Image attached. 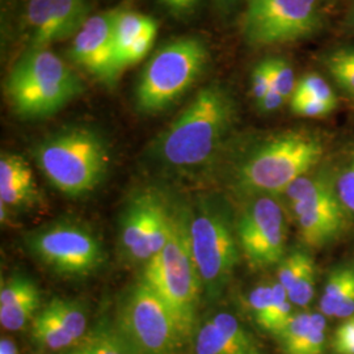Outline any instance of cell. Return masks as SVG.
I'll use <instances>...</instances> for the list:
<instances>
[{"label":"cell","instance_id":"obj_8","mask_svg":"<svg viewBox=\"0 0 354 354\" xmlns=\"http://www.w3.org/2000/svg\"><path fill=\"white\" fill-rule=\"evenodd\" d=\"M285 194L301 238L310 248H323L346 231L351 215L337 196L335 171L328 167H317L297 178Z\"/></svg>","mask_w":354,"mask_h":354},{"label":"cell","instance_id":"obj_16","mask_svg":"<svg viewBox=\"0 0 354 354\" xmlns=\"http://www.w3.org/2000/svg\"><path fill=\"white\" fill-rule=\"evenodd\" d=\"M155 19L133 11H118L114 21V46L117 62L121 70L122 61L131 45L147 30L156 28Z\"/></svg>","mask_w":354,"mask_h":354},{"label":"cell","instance_id":"obj_26","mask_svg":"<svg viewBox=\"0 0 354 354\" xmlns=\"http://www.w3.org/2000/svg\"><path fill=\"white\" fill-rule=\"evenodd\" d=\"M272 289H273L272 304H270L266 320L263 322V324L260 327L266 329L268 332L277 335L282 327L290 320L294 313H292V304L289 299L288 291L279 283V281L272 283Z\"/></svg>","mask_w":354,"mask_h":354},{"label":"cell","instance_id":"obj_29","mask_svg":"<svg viewBox=\"0 0 354 354\" xmlns=\"http://www.w3.org/2000/svg\"><path fill=\"white\" fill-rule=\"evenodd\" d=\"M213 323L228 339L251 354H259V348L251 335L241 327L239 320L228 313H219L212 317Z\"/></svg>","mask_w":354,"mask_h":354},{"label":"cell","instance_id":"obj_5","mask_svg":"<svg viewBox=\"0 0 354 354\" xmlns=\"http://www.w3.org/2000/svg\"><path fill=\"white\" fill-rule=\"evenodd\" d=\"M109 151L102 136L89 127H68L42 140L36 160L54 188L67 196L95 189L106 174Z\"/></svg>","mask_w":354,"mask_h":354},{"label":"cell","instance_id":"obj_43","mask_svg":"<svg viewBox=\"0 0 354 354\" xmlns=\"http://www.w3.org/2000/svg\"><path fill=\"white\" fill-rule=\"evenodd\" d=\"M354 315V283L351 288V290L348 291V294L345 295L344 301H342L337 313L335 317L339 319H348V317Z\"/></svg>","mask_w":354,"mask_h":354},{"label":"cell","instance_id":"obj_21","mask_svg":"<svg viewBox=\"0 0 354 354\" xmlns=\"http://www.w3.org/2000/svg\"><path fill=\"white\" fill-rule=\"evenodd\" d=\"M37 187L33 172L26 160L16 153H1L0 158V189Z\"/></svg>","mask_w":354,"mask_h":354},{"label":"cell","instance_id":"obj_27","mask_svg":"<svg viewBox=\"0 0 354 354\" xmlns=\"http://www.w3.org/2000/svg\"><path fill=\"white\" fill-rule=\"evenodd\" d=\"M335 185L348 214L354 216V149L346 153L344 162L335 171Z\"/></svg>","mask_w":354,"mask_h":354},{"label":"cell","instance_id":"obj_18","mask_svg":"<svg viewBox=\"0 0 354 354\" xmlns=\"http://www.w3.org/2000/svg\"><path fill=\"white\" fill-rule=\"evenodd\" d=\"M32 337L41 346L51 351L64 349L76 342L45 307L41 308L32 320Z\"/></svg>","mask_w":354,"mask_h":354},{"label":"cell","instance_id":"obj_36","mask_svg":"<svg viewBox=\"0 0 354 354\" xmlns=\"http://www.w3.org/2000/svg\"><path fill=\"white\" fill-rule=\"evenodd\" d=\"M0 201L7 207L30 206L39 201V193L37 187L0 189Z\"/></svg>","mask_w":354,"mask_h":354},{"label":"cell","instance_id":"obj_4","mask_svg":"<svg viewBox=\"0 0 354 354\" xmlns=\"http://www.w3.org/2000/svg\"><path fill=\"white\" fill-rule=\"evenodd\" d=\"M83 89L79 76L46 48L26 51L6 80L7 96L15 113L26 120L57 113Z\"/></svg>","mask_w":354,"mask_h":354},{"label":"cell","instance_id":"obj_24","mask_svg":"<svg viewBox=\"0 0 354 354\" xmlns=\"http://www.w3.org/2000/svg\"><path fill=\"white\" fill-rule=\"evenodd\" d=\"M313 324L311 313L294 314L290 320L282 327L279 336L282 349L286 354H299Z\"/></svg>","mask_w":354,"mask_h":354},{"label":"cell","instance_id":"obj_25","mask_svg":"<svg viewBox=\"0 0 354 354\" xmlns=\"http://www.w3.org/2000/svg\"><path fill=\"white\" fill-rule=\"evenodd\" d=\"M67 354H134L125 340L113 332L100 330Z\"/></svg>","mask_w":354,"mask_h":354},{"label":"cell","instance_id":"obj_30","mask_svg":"<svg viewBox=\"0 0 354 354\" xmlns=\"http://www.w3.org/2000/svg\"><path fill=\"white\" fill-rule=\"evenodd\" d=\"M311 263H313V259L304 251L291 252L279 264V283L286 289V291L290 290L298 279L302 276L306 268Z\"/></svg>","mask_w":354,"mask_h":354},{"label":"cell","instance_id":"obj_7","mask_svg":"<svg viewBox=\"0 0 354 354\" xmlns=\"http://www.w3.org/2000/svg\"><path fill=\"white\" fill-rule=\"evenodd\" d=\"M189 235L203 292L209 299H216L232 279L241 253L227 206L209 200L200 203L189 216Z\"/></svg>","mask_w":354,"mask_h":354},{"label":"cell","instance_id":"obj_1","mask_svg":"<svg viewBox=\"0 0 354 354\" xmlns=\"http://www.w3.org/2000/svg\"><path fill=\"white\" fill-rule=\"evenodd\" d=\"M236 102L231 91L218 83L197 92L152 146L162 165L192 169L209 165L223 149L236 122Z\"/></svg>","mask_w":354,"mask_h":354},{"label":"cell","instance_id":"obj_45","mask_svg":"<svg viewBox=\"0 0 354 354\" xmlns=\"http://www.w3.org/2000/svg\"><path fill=\"white\" fill-rule=\"evenodd\" d=\"M348 24L351 26V28L354 30V0H351V4H349V8H348Z\"/></svg>","mask_w":354,"mask_h":354},{"label":"cell","instance_id":"obj_20","mask_svg":"<svg viewBox=\"0 0 354 354\" xmlns=\"http://www.w3.org/2000/svg\"><path fill=\"white\" fill-rule=\"evenodd\" d=\"M45 308L55 317L76 342H79L87 329V317L82 306L68 299L54 298Z\"/></svg>","mask_w":354,"mask_h":354},{"label":"cell","instance_id":"obj_23","mask_svg":"<svg viewBox=\"0 0 354 354\" xmlns=\"http://www.w3.org/2000/svg\"><path fill=\"white\" fill-rule=\"evenodd\" d=\"M41 304L39 290L15 304L0 306V323L7 330L24 328L29 320H33Z\"/></svg>","mask_w":354,"mask_h":354},{"label":"cell","instance_id":"obj_44","mask_svg":"<svg viewBox=\"0 0 354 354\" xmlns=\"http://www.w3.org/2000/svg\"><path fill=\"white\" fill-rule=\"evenodd\" d=\"M0 354H19L17 353V346L10 339H1Z\"/></svg>","mask_w":354,"mask_h":354},{"label":"cell","instance_id":"obj_6","mask_svg":"<svg viewBox=\"0 0 354 354\" xmlns=\"http://www.w3.org/2000/svg\"><path fill=\"white\" fill-rule=\"evenodd\" d=\"M209 64L210 53L201 38L169 41L152 55L142 71L136 89L138 111H165L194 86Z\"/></svg>","mask_w":354,"mask_h":354},{"label":"cell","instance_id":"obj_11","mask_svg":"<svg viewBox=\"0 0 354 354\" xmlns=\"http://www.w3.org/2000/svg\"><path fill=\"white\" fill-rule=\"evenodd\" d=\"M26 245L39 263L64 276H87L104 263L102 241L91 228L73 221L32 231Z\"/></svg>","mask_w":354,"mask_h":354},{"label":"cell","instance_id":"obj_22","mask_svg":"<svg viewBox=\"0 0 354 354\" xmlns=\"http://www.w3.org/2000/svg\"><path fill=\"white\" fill-rule=\"evenodd\" d=\"M197 354H251L236 344L218 328L213 320H207L197 333L196 339Z\"/></svg>","mask_w":354,"mask_h":354},{"label":"cell","instance_id":"obj_35","mask_svg":"<svg viewBox=\"0 0 354 354\" xmlns=\"http://www.w3.org/2000/svg\"><path fill=\"white\" fill-rule=\"evenodd\" d=\"M326 345V319L322 314H313V324L299 354H322Z\"/></svg>","mask_w":354,"mask_h":354},{"label":"cell","instance_id":"obj_32","mask_svg":"<svg viewBox=\"0 0 354 354\" xmlns=\"http://www.w3.org/2000/svg\"><path fill=\"white\" fill-rule=\"evenodd\" d=\"M315 264L314 261L306 268L302 276L295 282V285L288 291L289 299L292 304L306 307L311 302L315 294Z\"/></svg>","mask_w":354,"mask_h":354},{"label":"cell","instance_id":"obj_31","mask_svg":"<svg viewBox=\"0 0 354 354\" xmlns=\"http://www.w3.org/2000/svg\"><path fill=\"white\" fill-rule=\"evenodd\" d=\"M272 76H273V88L282 95L286 100L291 99L297 82L295 73L290 62L282 57H272Z\"/></svg>","mask_w":354,"mask_h":354},{"label":"cell","instance_id":"obj_14","mask_svg":"<svg viewBox=\"0 0 354 354\" xmlns=\"http://www.w3.org/2000/svg\"><path fill=\"white\" fill-rule=\"evenodd\" d=\"M118 11L97 13L75 35L70 58L106 87L112 88L120 73L114 46V21Z\"/></svg>","mask_w":354,"mask_h":354},{"label":"cell","instance_id":"obj_9","mask_svg":"<svg viewBox=\"0 0 354 354\" xmlns=\"http://www.w3.org/2000/svg\"><path fill=\"white\" fill-rule=\"evenodd\" d=\"M120 336L134 354H175L187 337L163 299L142 279L120 308Z\"/></svg>","mask_w":354,"mask_h":354},{"label":"cell","instance_id":"obj_28","mask_svg":"<svg viewBox=\"0 0 354 354\" xmlns=\"http://www.w3.org/2000/svg\"><path fill=\"white\" fill-rule=\"evenodd\" d=\"M292 96L310 97L337 106V96L335 91L323 76L317 75L315 73L306 74L297 82V87Z\"/></svg>","mask_w":354,"mask_h":354},{"label":"cell","instance_id":"obj_41","mask_svg":"<svg viewBox=\"0 0 354 354\" xmlns=\"http://www.w3.org/2000/svg\"><path fill=\"white\" fill-rule=\"evenodd\" d=\"M288 100L273 88L270 89L263 99L256 102V104H257V109L261 113H272L279 109Z\"/></svg>","mask_w":354,"mask_h":354},{"label":"cell","instance_id":"obj_17","mask_svg":"<svg viewBox=\"0 0 354 354\" xmlns=\"http://www.w3.org/2000/svg\"><path fill=\"white\" fill-rule=\"evenodd\" d=\"M354 283V263L336 266L328 274L320 299V310L326 317H335L345 295Z\"/></svg>","mask_w":354,"mask_h":354},{"label":"cell","instance_id":"obj_37","mask_svg":"<svg viewBox=\"0 0 354 354\" xmlns=\"http://www.w3.org/2000/svg\"><path fill=\"white\" fill-rule=\"evenodd\" d=\"M273 299L272 285H260L250 295V307L259 326L263 324Z\"/></svg>","mask_w":354,"mask_h":354},{"label":"cell","instance_id":"obj_12","mask_svg":"<svg viewBox=\"0 0 354 354\" xmlns=\"http://www.w3.org/2000/svg\"><path fill=\"white\" fill-rule=\"evenodd\" d=\"M241 251L254 268L281 264L285 259L286 223L274 197H254L236 222Z\"/></svg>","mask_w":354,"mask_h":354},{"label":"cell","instance_id":"obj_33","mask_svg":"<svg viewBox=\"0 0 354 354\" xmlns=\"http://www.w3.org/2000/svg\"><path fill=\"white\" fill-rule=\"evenodd\" d=\"M291 111L299 117L306 118H322L335 111V105L328 102H320L310 97L292 96L290 99Z\"/></svg>","mask_w":354,"mask_h":354},{"label":"cell","instance_id":"obj_15","mask_svg":"<svg viewBox=\"0 0 354 354\" xmlns=\"http://www.w3.org/2000/svg\"><path fill=\"white\" fill-rule=\"evenodd\" d=\"M88 13L87 0H28L26 24L30 49L75 37Z\"/></svg>","mask_w":354,"mask_h":354},{"label":"cell","instance_id":"obj_38","mask_svg":"<svg viewBox=\"0 0 354 354\" xmlns=\"http://www.w3.org/2000/svg\"><path fill=\"white\" fill-rule=\"evenodd\" d=\"M156 32H158V26L147 30L131 45V48L129 49L124 61H122V68H125L127 66H131V64H138L140 59H143L147 55V53L151 49L153 39L156 37Z\"/></svg>","mask_w":354,"mask_h":354},{"label":"cell","instance_id":"obj_42","mask_svg":"<svg viewBox=\"0 0 354 354\" xmlns=\"http://www.w3.org/2000/svg\"><path fill=\"white\" fill-rule=\"evenodd\" d=\"M247 1L248 0H213V4L216 12L222 15L223 17H228L235 11L241 10Z\"/></svg>","mask_w":354,"mask_h":354},{"label":"cell","instance_id":"obj_39","mask_svg":"<svg viewBox=\"0 0 354 354\" xmlns=\"http://www.w3.org/2000/svg\"><path fill=\"white\" fill-rule=\"evenodd\" d=\"M333 348L337 354H354V317H348L336 329Z\"/></svg>","mask_w":354,"mask_h":354},{"label":"cell","instance_id":"obj_40","mask_svg":"<svg viewBox=\"0 0 354 354\" xmlns=\"http://www.w3.org/2000/svg\"><path fill=\"white\" fill-rule=\"evenodd\" d=\"M168 12L178 19L189 17L196 12L201 0H158Z\"/></svg>","mask_w":354,"mask_h":354},{"label":"cell","instance_id":"obj_13","mask_svg":"<svg viewBox=\"0 0 354 354\" xmlns=\"http://www.w3.org/2000/svg\"><path fill=\"white\" fill-rule=\"evenodd\" d=\"M171 212L153 193L134 197L121 216V245L134 261H150L168 241Z\"/></svg>","mask_w":354,"mask_h":354},{"label":"cell","instance_id":"obj_3","mask_svg":"<svg viewBox=\"0 0 354 354\" xmlns=\"http://www.w3.org/2000/svg\"><path fill=\"white\" fill-rule=\"evenodd\" d=\"M142 279L163 299L188 337L203 290L190 245L189 215L171 212L168 241L147 263Z\"/></svg>","mask_w":354,"mask_h":354},{"label":"cell","instance_id":"obj_2","mask_svg":"<svg viewBox=\"0 0 354 354\" xmlns=\"http://www.w3.org/2000/svg\"><path fill=\"white\" fill-rule=\"evenodd\" d=\"M323 137L307 129L270 134L244 152L234 174V185L245 197H274L320 165Z\"/></svg>","mask_w":354,"mask_h":354},{"label":"cell","instance_id":"obj_19","mask_svg":"<svg viewBox=\"0 0 354 354\" xmlns=\"http://www.w3.org/2000/svg\"><path fill=\"white\" fill-rule=\"evenodd\" d=\"M323 64L336 86L354 99V45L329 51L323 58Z\"/></svg>","mask_w":354,"mask_h":354},{"label":"cell","instance_id":"obj_10","mask_svg":"<svg viewBox=\"0 0 354 354\" xmlns=\"http://www.w3.org/2000/svg\"><path fill=\"white\" fill-rule=\"evenodd\" d=\"M323 26V0H248L241 16L244 41L257 48L311 37Z\"/></svg>","mask_w":354,"mask_h":354},{"label":"cell","instance_id":"obj_34","mask_svg":"<svg viewBox=\"0 0 354 354\" xmlns=\"http://www.w3.org/2000/svg\"><path fill=\"white\" fill-rule=\"evenodd\" d=\"M273 89L272 62L270 58H266L254 66L251 75V91L253 99L259 102L266 93Z\"/></svg>","mask_w":354,"mask_h":354}]
</instances>
